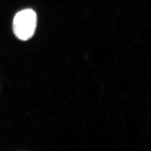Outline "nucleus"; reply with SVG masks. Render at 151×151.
<instances>
[{
  "mask_svg": "<svg viewBox=\"0 0 151 151\" xmlns=\"http://www.w3.org/2000/svg\"><path fill=\"white\" fill-rule=\"evenodd\" d=\"M37 25V16L31 9L18 11L12 22V30L16 38L27 41L34 35Z\"/></svg>",
  "mask_w": 151,
  "mask_h": 151,
  "instance_id": "1",
  "label": "nucleus"
}]
</instances>
